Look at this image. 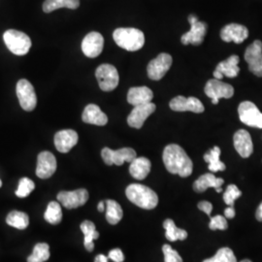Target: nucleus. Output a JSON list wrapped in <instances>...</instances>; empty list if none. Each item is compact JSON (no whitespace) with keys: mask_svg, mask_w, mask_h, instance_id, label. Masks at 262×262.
Returning <instances> with one entry per match:
<instances>
[{"mask_svg":"<svg viewBox=\"0 0 262 262\" xmlns=\"http://www.w3.org/2000/svg\"><path fill=\"white\" fill-rule=\"evenodd\" d=\"M221 149L219 147H214L212 150H209L204 155V160L209 164V170L211 172H219L225 171V164L221 161Z\"/></svg>","mask_w":262,"mask_h":262,"instance_id":"29","label":"nucleus"},{"mask_svg":"<svg viewBox=\"0 0 262 262\" xmlns=\"http://www.w3.org/2000/svg\"><path fill=\"white\" fill-rule=\"evenodd\" d=\"M198 209L200 211L204 212L209 216H211V213L213 211V205H212V203H210L208 201H201L198 203Z\"/></svg>","mask_w":262,"mask_h":262,"instance_id":"40","label":"nucleus"},{"mask_svg":"<svg viewBox=\"0 0 262 262\" xmlns=\"http://www.w3.org/2000/svg\"><path fill=\"white\" fill-rule=\"evenodd\" d=\"M50 258V247L46 243L35 245L33 252L28 257V262H45Z\"/></svg>","mask_w":262,"mask_h":262,"instance_id":"33","label":"nucleus"},{"mask_svg":"<svg viewBox=\"0 0 262 262\" xmlns=\"http://www.w3.org/2000/svg\"><path fill=\"white\" fill-rule=\"evenodd\" d=\"M57 200L67 209H75L83 206L89 200V192L84 188L72 191H60L57 194Z\"/></svg>","mask_w":262,"mask_h":262,"instance_id":"13","label":"nucleus"},{"mask_svg":"<svg viewBox=\"0 0 262 262\" xmlns=\"http://www.w3.org/2000/svg\"><path fill=\"white\" fill-rule=\"evenodd\" d=\"M162 252L164 253V261L183 262V258L180 256V254L169 245H164L162 247Z\"/></svg>","mask_w":262,"mask_h":262,"instance_id":"38","label":"nucleus"},{"mask_svg":"<svg viewBox=\"0 0 262 262\" xmlns=\"http://www.w3.org/2000/svg\"><path fill=\"white\" fill-rule=\"evenodd\" d=\"M187 19L190 24V30L182 36L181 41L184 45L192 44L193 46H198L203 42L205 38L208 26L206 23L198 20L196 16L194 15H190Z\"/></svg>","mask_w":262,"mask_h":262,"instance_id":"6","label":"nucleus"},{"mask_svg":"<svg viewBox=\"0 0 262 262\" xmlns=\"http://www.w3.org/2000/svg\"><path fill=\"white\" fill-rule=\"evenodd\" d=\"M156 104L150 102V103L142 104L134 106L133 110L131 111L129 116L127 117V123L130 127L139 129L146 120L150 117L152 113L156 111Z\"/></svg>","mask_w":262,"mask_h":262,"instance_id":"16","label":"nucleus"},{"mask_svg":"<svg viewBox=\"0 0 262 262\" xmlns=\"http://www.w3.org/2000/svg\"><path fill=\"white\" fill-rule=\"evenodd\" d=\"M204 92L212 99L214 105L219 103L221 98L229 99L234 95V89L231 84L222 82V80L212 79L207 82Z\"/></svg>","mask_w":262,"mask_h":262,"instance_id":"8","label":"nucleus"},{"mask_svg":"<svg viewBox=\"0 0 262 262\" xmlns=\"http://www.w3.org/2000/svg\"><path fill=\"white\" fill-rule=\"evenodd\" d=\"M169 106H170L171 110H173L175 112L189 111V112L199 114V113L204 112V110H205L202 102L198 98L193 97V96L185 97V96L179 95L170 101Z\"/></svg>","mask_w":262,"mask_h":262,"instance_id":"14","label":"nucleus"},{"mask_svg":"<svg viewBox=\"0 0 262 262\" xmlns=\"http://www.w3.org/2000/svg\"><path fill=\"white\" fill-rule=\"evenodd\" d=\"M6 223L17 229H26L29 225V219L26 213L19 212V211H13L6 217Z\"/></svg>","mask_w":262,"mask_h":262,"instance_id":"31","label":"nucleus"},{"mask_svg":"<svg viewBox=\"0 0 262 262\" xmlns=\"http://www.w3.org/2000/svg\"><path fill=\"white\" fill-rule=\"evenodd\" d=\"M80 6V0H46L43 3V11L51 13L59 8L77 9Z\"/></svg>","mask_w":262,"mask_h":262,"instance_id":"28","label":"nucleus"},{"mask_svg":"<svg viewBox=\"0 0 262 262\" xmlns=\"http://www.w3.org/2000/svg\"><path fill=\"white\" fill-rule=\"evenodd\" d=\"M235 210L233 207L229 206L225 210V215L226 219H233L235 216Z\"/></svg>","mask_w":262,"mask_h":262,"instance_id":"41","label":"nucleus"},{"mask_svg":"<svg viewBox=\"0 0 262 262\" xmlns=\"http://www.w3.org/2000/svg\"><path fill=\"white\" fill-rule=\"evenodd\" d=\"M101 157L107 165L115 164L121 166L124 162H132L137 158V155L136 151L131 148H122L117 150L104 148L101 150Z\"/></svg>","mask_w":262,"mask_h":262,"instance_id":"10","label":"nucleus"},{"mask_svg":"<svg viewBox=\"0 0 262 262\" xmlns=\"http://www.w3.org/2000/svg\"><path fill=\"white\" fill-rule=\"evenodd\" d=\"M255 216H256L257 221L262 222V202L261 204L257 208V210H256V215H255Z\"/></svg>","mask_w":262,"mask_h":262,"instance_id":"43","label":"nucleus"},{"mask_svg":"<svg viewBox=\"0 0 262 262\" xmlns=\"http://www.w3.org/2000/svg\"><path fill=\"white\" fill-rule=\"evenodd\" d=\"M163 227L165 228L166 230V238L169 241L171 242H175L177 240H185L187 237V232L184 229H180L178 228L175 223L172 221V220H166L164 223H163Z\"/></svg>","mask_w":262,"mask_h":262,"instance_id":"30","label":"nucleus"},{"mask_svg":"<svg viewBox=\"0 0 262 262\" xmlns=\"http://www.w3.org/2000/svg\"><path fill=\"white\" fill-rule=\"evenodd\" d=\"M152 98L154 94L148 86L131 88L127 94V102L133 106L150 103Z\"/></svg>","mask_w":262,"mask_h":262,"instance_id":"24","label":"nucleus"},{"mask_svg":"<svg viewBox=\"0 0 262 262\" xmlns=\"http://www.w3.org/2000/svg\"><path fill=\"white\" fill-rule=\"evenodd\" d=\"M82 120L85 123L103 126L108 122V117L105 113L101 111V109L97 105L89 104L84 108L82 115Z\"/></svg>","mask_w":262,"mask_h":262,"instance_id":"23","label":"nucleus"},{"mask_svg":"<svg viewBox=\"0 0 262 262\" xmlns=\"http://www.w3.org/2000/svg\"><path fill=\"white\" fill-rule=\"evenodd\" d=\"M242 195L241 190L235 185H229L224 193V200L228 206H234L235 200Z\"/></svg>","mask_w":262,"mask_h":262,"instance_id":"36","label":"nucleus"},{"mask_svg":"<svg viewBox=\"0 0 262 262\" xmlns=\"http://www.w3.org/2000/svg\"><path fill=\"white\" fill-rule=\"evenodd\" d=\"M35 185L33 183V181H31L30 179L23 178L19 180V186L16 190V195L19 198H25L28 196L32 190L34 189Z\"/></svg>","mask_w":262,"mask_h":262,"instance_id":"35","label":"nucleus"},{"mask_svg":"<svg viewBox=\"0 0 262 262\" xmlns=\"http://www.w3.org/2000/svg\"><path fill=\"white\" fill-rule=\"evenodd\" d=\"M45 220L51 225H57L62 220V211L58 202L52 201L49 203L44 215Z\"/></svg>","mask_w":262,"mask_h":262,"instance_id":"32","label":"nucleus"},{"mask_svg":"<svg viewBox=\"0 0 262 262\" xmlns=\"http://www.w3.org/2000/svg\"><path fill=\"white\" fill-rule=\"evenodd\" d=\"M203 262H237L234 253L229 248L220 249L214 257L206 259Z\"/></svg>","mask_w":262,"mask_h":262,"instance_id":"34","label":"nucleus"},{"mask_svg":"<svg viewBox=\"0 0 262 262\" xmlns=\"http://www.w3.org/2000/svg\"><path fill=\"white\" fill-rule=\"evenodd\" d=\"M79 140L78 133L73 129L58 131L55 135V146L56 150L66 154L75 147Z\"/></svg>","mask_w":262,"mask_h":262,"instance_id":"20","label":"nucleus"},{"mask_svg":"<svg viewBox=\"0 0 262 262\" xmlns=\"http://www.w3.org/2000/svg\"><path fill=\"white\" fill-rule=\"evenodd\" d=\"M104 47V38L99 32H90L86 34L82 42V51L84 55L90 58H95L99 56Z\"/></svg>","mask_w":262,"mask_h":262,"instance_id":"15","label":"nucleus"},{"mask_svg":"<svg viewBox=\"0 0 262 262\" xmlns=\"http://www.w3.org/2000/svg\"><path fill=\"white\" fill-rule=\"evenodd\" d=\"M150 159L147 158H136L132 162H130L129 166V173L131 176L136 180H144L150 172Z\"/></svg>","mask_w":262,"mask_h":262,"instance_id":"25","label":"nucleus"},{"mask_svg":"<svg viewBox=\"0 0 262 262\" xmlns=\"http://www.w3.org/2000/svg\"><path fill=\"white\" fill-rule=\"evenodd\" d=\"M3 40L10 52L16 56L27 55L31 48V40L26 33L9 29L4 32Z\"/></svg>","mask_w":262,"mask_h":262,"instance_id":"4","label":"nucleus"},{"mask_svg":"<svg viewBox=\"0 0 262 262\" xmlns=\"http://www.w3.org/2000/svg\"><path fill=\"white\" fill-rule=\"evenodd\" d=\"M95 77L99 84V88L103 92H112L120 82L119 72L112 64H101L95 71Z\"/></svg>","mask_w":262,"mask_h":262,"instance_id":"5","label":"nucleus"},{"mask_svg":"<svg viewBox=\"0 0 262 262\" xmlns=\"http://www.w3.org/2000/svg\"><path fill=\"white\" fill-rule=\"evenodd\" d=\"M233 143L237 152L244 158H250L253 151V145L250 133L245 129L237 131L233 136Z\"/></svg>","mask_w":262,"mask_h":262,"instance_id":"21","label":"nucleus"},{"mask_svg":"<svg viewBox=\"0 0 262 262\" xmlns=\"http://www.w3.org/2000/svg\"><path fill=\"white\" fill-rule=\"evenodd\" d=\"M225 181L224 179L216 178L215 175L211 173H207L197 179L193 184V189L196 192H204L209 187H214L216 192H222L223 188L222 186L224 185Z\"/></svg>","mask_w":262,"mask_h":262,"instance_id":"22","label":"nucleus"},{"mask_svg":"<svg viewBox=\"0 0 262 262\" xmlns=\"http://www.w3.org/2000/svg\"><path fill=\"white\" fill-rule=\"evenodd\" d=\"M106 205V220L110 225H117L122 219V209L121 205L112 199L105 201Z\"/></svg>","mask_w":262,"mask_h":262,"instance_id":"27","label":"nucleus"},{"mask_svg":"<svg viewBox=\"0 0 262 262\" xmlns=\"http://www.w3.org/2000/svg\"><path fill=\"white\" fill-rule=\"evenodd\" d=\"M238 114L240 121L248 126L262 128V113L255 104L251 101H244L239 105Z\"/></svg>","mask_w":262,"mask_h":262,"instance_id":"9","label":"nucleus"},{"mask_svg":"<svg viewBox=\"0 0 262 262\" xmlns=\"http://www.w3.org/2000/svg\"><path fill=\"white\" fill-rule=\"evenodd\" d=\"M16 92L20 107L27 112L33 111L37 104V97L31 83L26 79L19 80L17 84Z\"/></svg>","mask_w":262,"mask_h":262,"instance_id":"7","label":"nucleus"},{"mask_svg":"<svg viewBox=\"0 0 262 262\" xmlns=\"http://www.w3.org/2000/svg\"><path fill=\"white\" fill-rule=\"evenodd\" d=\"M125 194L130 202L142 209L151 210L159 204L158 194L144 185L131 184L126 187Z\"/></svg>","mask_w":262,"mask_h":262,"instance_id":"2","label":"nucleus"},{"mask_svg":"<svg viewBox=\"0 0 262 262\" xmlns=\"http://www.w3.org/2000/svg\"><path fill=\"white\" fill-rule=\"evenodd\" d=\"M94 262H108V257L105 256L104 254H98V255L95 257Z\"/></svg>","mask_w":262,"mask_h":262,"instance_id":"42","label":"nucleus"},{"mask_svg":"<svg viewBox=\"0 0 262 262\" xmlns=\"http://www.w3.org/2000/svg\"><path fill=\"white\" fill-rule=\"evenodd\" d=\"M173 58L169 54H159L156 58H154L147 67L148 76L152 81L161 80L165 74L168 72L170 67L172 66Z\"/></svg>","mask_w":262,"mask_h":262,"instance_id":"11","label":"nucleus"},{"mask_svg":"<svg viewBox=\"0 0 262 262\" xmlns=\"http://www.w3.org/2000/svg\"><path fill=\"white\" fill-rule=\"evenodd\" d=\"M97 208H98V211H99V212H103L104 210H105V208H106V207H105V202H103V201L99 202Z\"/></svg>","mask_w":262,"mask_h":262,"instance_id":"44","label":"nucleus"},{"mask_svg":"<svg viewBox=\"0 0 262 262\" xmlns=\"http://www.w3.org/2000/svg\"><path fill=\"white\" fill-rule=\"evenodd\" d=\"M245 60L249 66V70L257 77H262V42L255 40L247 48Z\"/></svg>","mask_w":262,"mask_h":262,"instance_id":"12","label":"nucleus"},{"mask_svg":"<svg viewBox=\"0 0 262 262\" xmlns=\"http://www.w3.org/2000/svg\"><path fill=\"white\" fill-rule=\"evenodd\" d=\"M239 61H240L239 56L233 55L226 58L224 61L220 62L214 71L215 79L222 80L225 76L227 78L237 77L240 72V68L238 66Z\"/></svg>","mask_w":262,"mask_h":262,"instance_id":"19","label":"nucleus"},{"mask_svg":"<svg viewBox=\"0 0 262 262\" xmlns=\"http://www.w3.org/2000/svg\"><path fill=\"white\" fill-rule=\"evenodd\" d=\"M113 38L119 47L128 52L139 51L145 44V35L137 28H117L113 33Z\"/></svg>","mask_w":262,"mask_h":262,"instance_id":"3","label":"nucleus"},{"mask_svg":"<svg viewBox=\"0 0 262 262\" xmlns=\"http://www.w3.org/2000/svg\"><path fill=\"white\" fill-rule=\"evenodd\" d=\"M249 37V30L245 26L230 24L221 30V38L226 43L234 42L236 44L243 43Z\"/></svg>","mask_w":262,"mask_h":262,"instance_id":"18","label":"nucleus"},{"mask_svg":"<svg viewBox=\"0 0 262 262\" xmlns=\"http://www.w3.org/2000/svg\"><path fill=\"white\" fill-rule=\"evenodd\" d=\"M109 258L115 262H122L124 260V255L120 249H114L109 253Z\"/></svg>","mask_w":262,"mask_h":262,"instance_id":"39","label":"nucleus"},{"mask_svg":"<svg viewBox=\"0 0 262 262\" xmlns=\"http://www.w3.org/2000/svg\"><path fill=\"white\" fill-rule=\"evenodd\" d=\"M56 170V157L50 151H42L38 155L36 175L40 179L52 177Z\"/></svg>","mask_w":262,"mask_h":262,"instance_id":"17","label":"nucleus"},{"mask_svg":"<svg viewBox=\"0 0 262 262\" xmlns=\"http://www.w3.org/2000/svg\"><path fill=\"white\" fill-rule=\"evenodd\" d=\"M81 230L84 235V245L88 252H93L94 249V241L99 237V233L95 229L93 222L84 221L81 225Z\"/></svg>","mask_w":262,"mask_h":262,"instance_id":"26","label":"nucleus"},{"mask_svg":"<svg viewBox=\"0 0 262 262\" xmlns=\"http://www.w3.org/2000/svg\"><path fill=\"white\" fill-rule=\"evenodd\" d=\"M209 227L212 230H225V229H227L228 224H227L226 217L221 215L211 217V222H210Z\"/></svg>","mask_w":262,"mask_h":262,"instance_id":"37","label":"nucleus"},{"mask_svg":"<svg viewBox=\"0 0 262 262\" xmlns=\"http://www.w3.org/2000/svg\"><path fill=\"white\" fill-rule=\"evenodd\" d=\"M2 186V182H1V180H0V187Z\"/></svg>","mask_w":262,"mask_h":262,"instance_id":"46","label":"nucleus"},{"mask_svg":"<svg viewBox=\"0 0 262 262\" xmlns=\"http://www.w3.org/2000/svg\"><path fill=\"white\" fill-rule=\"evenodd\" d=\"M240 262H252L251 260H249V259H245V260H242V261Z\"/></svg>","mask_w":262,"mask_h":262,"instance_id":"45","label":"nucleus"},{"mask_svg":"<svg viewBox=\"0 0 262 262\" xmlns=\"http://www.w3.org/2000/svg\"><path fill=\"white\" fill-rule=\"evenodd\" d=\"M163 162L171 174H177L180 177L186 178L191 175L193 164L185 150L176 144L166 146L162 155Z\"/></svg>","mask_w":262,"mask_h":262,"instance_id":"1","label":"nucleus"}]
</instances>
